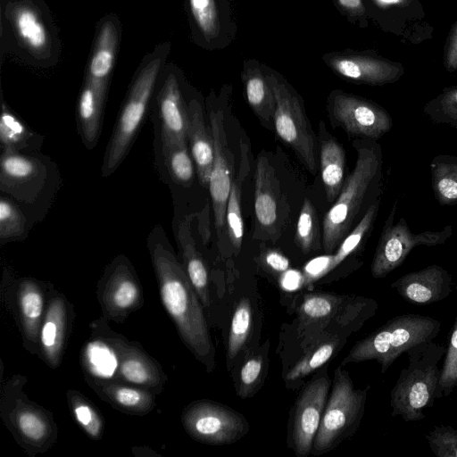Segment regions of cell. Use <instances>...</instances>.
I'll use <instances>...</instances> for the list:
<instances>
[{
    "mask_svg": "<svg viewBox=\"0 0 457 457\" xmlns=\"http://www.w3.org/2000/svg\"><path fill=\"white\" fill-rule=\"evenodd\" d=\"M147 248L164 309L184 345L212 372L215 352L204 306L161 225L150 232Z\"/></svg>",
    "mask_w": 457,
    "mask_h": 457,
    "instance_id": "1",
    "label": "cell"
},
{
    "mask_svg": "<svg viewBox=\"0 0 457 457\" xmlns=\"http://www.w3.org/2000/svg\"><path fill=\"white\" fill-rule=\"evenodd\" d=\"M0 50L35 69L58 64L62 44L46 0H0Z\"/></svg>",
    "mask_w": 457,
    "mask_h": 457,
    "instance_id": "2",
    "label": "cell"
},
{
    "mask_svg": "<svg viewBox=\"0 0 457 457\" xmlns=\"http://www.w3.org/2000/svg\"><path fill=\"white\" fill-rule=\"evenodd\" d=\"M357 158L336 201L323 218L322 246L332 253L381 193L383 152L372 139H355Z\"/></svg>",
    "mask_w": 457,
    "mask_h": 457,
    "instance_id": "3",
    "label": "cell"
},
{
    "mask_svg": "<svg viewBox=\"0 0 457 457\" xmlns=\"http://www.w3.org/2000/svg\"><path fill=\"white\" fill-rule=\"evenodd\" d=\"M170 53V42L159 43L143 57L136 69L106 146L101 169L103 177L111 176L128 155L152 103Z\"/></svg>",
    "mask_w": 457,
    "mask_h": 457,
    "instance_id": "4",
    "label": "cell"
},
{
    "mask_svg": "<svg viewBox=\"0 0 457 457\" xmlns=\"http://www.w3.org/2000/svg\"><path fill=\"white\" fill-rule=\"evenodd\" d=\"M445 346L434 340L418 344L405 353L408 365L403 369L390 393L393 417H401L406 422L425 418L424 411L436 401L440 369Z\"/></svg>",
    "mask_w": 457,
    "mask_h": 457,
    "instance_id": "5",
    "label": "cell"
},
{
    "mask_svg": "<svg viewBox=\"0 0 457 457\" xmlns=\"http://www.w3.org/2000/svg\"><path fill=\"white\" fill-rule=\"evenodd\" d=\"M27 381L26 376L15 374L2 386L0 417L22 450L36 457L56 444L58 426L50 411L27 396Z\"/></svg>",
    "mask_w": 457,
    "mask_h": 457,
    "instance_id": "6",
    "label": "cell"
},
{
    "mask_svg": "<svg viewBox=\"0 0 457 457\" xmlns=\"http://www.w3.org/2000/svg\"><path fill=\"white\" fill-rule=\"evenodd\" d=\"M440 329L441 322L429 316L417 313L396 315L358 341L341 365L374 360L384 374L402 353L418 344L434 340Z\"/></svg>",
    "mask_w": 457,
    "mask_h": 457,
    "instance_id": "7",
    "label": "cell"
},
{
    "mask_svg": "<svg viewBox=\"0 0 457 457\" xmlns=\"http://www.w3.org/2000/svg\"><path fill=\"white\" fill-rule=\"evenodd\" d=\"M370 388V386L363 389L355 388L344 366L336 369L312 455L328 453L355 433L364 414Z\"/></svg>",
    "mask_w": 457,
    "mask_h": 457,
    "instance_id": "8",
    "label": "cell"
},
{
    "mask_svg": "<svg viewBox=\"0 0 457 457\" xmlns=\"http://www.w3.org/2000/svg\"><path fill=\"white\" fill-rule=\"evenodd\" d=\"M265 74L273 92L274 131L295 153L313 175L318 170V138L306 114L303 101L297 92L277 72L266 69Z\"/></svg>",
    "mask_w": 457,
    "mask_h": 457,
    "instance_id": "9",
    "label": "cell"
},
{
    "mask_svg": "<svg viewBox=\"0 0 457 457\" xmlns=\"http://www.w3.org/2000/svg\"><path fill=\"white\" fill-rule=\"evenodd\" d=\"M378 308L374 299L330 293H311L298 308V337L306 350L327 334L332 320L344 317L364 323Z\"/></svg>",
    "mask_w": 457,
    "mask_h": 457,
    "instance_id": "10",
    "label": "cell"
},
{
    "mask_svg": "<svg viewBox=\"0 0 457 457\" xmlns=\"http://www.w3.org/2000/svg\"><path fill=\"white\" fill-rule=\"evenodd\" d=\"M54 287L31 277L12 278L5 273L1 283L2 302L12 313L22 345L39 356V335Z\"/></svg>",
    "mask_w": 457,
    "mask_h": 457,
    "instance_id": "11",
    "label": "cell"
},
{
    "mask_svg": "<svg viewBox=\"0 0 457 457\" xmlns=\"http://www.w3.org/2000/svg\"><path fill=\"white\" fill-rule=\"evenodd\" d=\"M397 201L393 204L384 222L381 234L370 264L371 276L383 278L403 264L409 253L418 246H437L453 236L452 225L438 231L412 232L404 218L395 222Z\"/></svg>",
    "mask_w": 457,
    "mask_h": 457,
    "instance_id": "12",
    "label": "cell"
},
{
    "mask_svg": "<svg viewBox=\"0 0 457 457\" xmlns=\"http://www.w3.org/2000/svg\"><path fill=\"white\" fill-rule=\"evenodd\" d=\"M253 238L276 243L289 220L290 207L274 166L260 153L254 172Z\"/></svg>",
    "mask_w": 457,
    "mask_h": 457,
    "instance_id": "13",
    "label": "cell"
},
{
    "mask_svg": "<svg viewBox=\"0 0 457 457\" xmlns=\"http://www.w3.org/2000/svg\"><path fill=\"white\" fill-rule=\"evenodd\" d=\"M181 423L191 438L210 445L234 444L249 431V423L241 413L210 400L187 404L181 413Z\"/></svg>",
    "mask_w": 457,
    "mask_h": 457,
    "instance_id": "14",
    "label": "cell"
},
{
    "mask_svg": "<svg viewBox=\"0 0 457 457\" xmlns=\"http://www.w3.org/2000/svg\"><path fill=\"white\" fill-rule=\"evenodd\" d=\"M326 109L331 125L355 139L378 141L394 125L389 112L378 103L341 90L329 94Z\"/></svg>",
    "mask_w": 457,
    "mask_h": 457,
    "instance_id": "15",
    "label": "cell"
},
{
    "mask_svg": "<svg viewBox=\"0 0 457 457\" xmlns=\"http://www.w3.org/2000/svg\"><path fill=\"white\" fill-rule=\"evenodd\" d=\"M96 297L102 316L116 323L125 322L143 306L142 287L126 255L119 254L106 265L96 284Z\"/></svg>",
    "mask_w": 457,
    "mask_h": 457,
    "instance_id": "16",
    "label": "cell"
},
{
    "mask_svg": "<svg viewBox=\"0 0 457 457\" xmlns=\"http://www.w3.org/2000/svg\"><path fill=\"white\" fill-rule=\"evenodd\" d=\"M183 83L182 71L175 64L166 63L152 99L162 145L187 143L188 103Z\"/></svg>",
    "mask_w": 457,
    "mask_h": 457,
    "instance_id": "17",
    "label": "cell"
},
{
    "mask_svg": "<svg viewBox=\"0 0 457 457\" xmlns=\"http://www.w3.org/2000/svg\"><path fill=\"white\" fill-rule=\"evenodd\" d=\"M214 96L206 101L209 125L213 139L214 159L209 182V191L214 223L220 241L227 236L226 208L234 178V157L228 145L224 111L214 104Z\"/></svg>",
    "mask_w": 457,
    "mask_h": 457,
    "instance_id": "18",
    "label": "cell"
},
{
    "mask_svg": "<svg viewBox=\"0 0 457 457\" xmlns=\"http://www.w3.org/2000/svg\"><path fill=\"white\" fill-rule=\"evenodd\" d=\"M50 161L37 153L2 151L0 189L23 204L35 203L50 179Z\"/></svg>",
    "mask_w": 457,
    "mask_h": 457,
    "instance_id": "19",
    "label": "cell"
},
{
    "mask_svg": "<svg viewBox=\"0 0 457 457\" xmlns=\"http://www.w3.org/2000/svg\"><path fill=\"white\" fill-rule=\"evenodd\" d=\"M331 384L323 371L305 386L295 402L288 429V446L298 457H307L312 453Z\"/></svg>",
    "mask_w": 457,
    "mask_h": 457,
    "instance_id": "20",
    "label": "cell"
},
{
    "mask_svg": "<svg viewBox=\"0 0 457 457\" xmlns=\"http://www.w3.org/2000/svg\"><path fill=\"white\" fill-rule=\"evenodd\" d=\"M369 10L385 31L403 43L418 45L433 36L420 0H370Z\"/></svg>",
    "mask_w": 457,
    "mask_h": 457,
    "instance_id": "21",
    "label": "cell"
},
{
    "mask_svg": "<svg viewBox=\"0 0 457 457\" xmlns=\"http://www.w3.org/2000/svg\"><path fill=\"white\" fill-rule=\"evenodd\" d=\"M323 59L338 76L370 86L395 83L405 72L403 63L370 51L331 54Z\"/></svg>",
    "mask_w": 457,
    "mask_h": 457,
    "instance_id": "22",
    "label": "cell"
},
{
    "mask_svg": "<svg viewBox=\"0 0 457 457\" xmlns=\"http://www.w3.org/2000/svg\"><path fill=\"white\" fill-rule=\"evenodd\" d=\"M89 327L90 336L79 355L84 376L115 380L120 355L128 338L113 331L103 316L92 321Z\"/></svg>",
    "mask_w": 457,
    "mask_h": 457,
    "instance_id": "23",
    "label": "cell"
},
{
    "mask_svg": "<svg viewBox=\"0 0 457 457\" xmlns=\"http://www.w3.org/2000/svg\"><path fill=\"white\" fill-rule=\"evenodd\" d=\"M74 318L71 303L53 287L40 328L38 356L52 369H57L62 362Z\"/></svg>",
    "mask_w": 457,
    "mask_h": 457,
    "instance_id": "24",
    "label": "cell"
},
{
    "mask_svg": "<svg viewBox=\"0 0 457 457\" xmlns=\"http://www.w3.org/2000/svg\"><path fill=\"white\" fill-rule=\"evenodd\" d=\"M406 302L428 305L446 299L453 293V278L447 270L431 264L399 277L391 284Z\"/></svg>",
    "mask_w": 457,
    "mask_h": 457,
    "instance_id": "25",
    "label": "cell"
},
{
    "mask_svg": "<svg viewBox=\"0 0 457 457\" xmlns=\"http://www.w3.org/2000/svg\"><path fill=\"white\" fill-rule=\"evenodd\" d=\"M168 377L160 363L138 342L129 339L120 355L115 381L131 384L160 395Z\"/></svg>",
    "mask_w": 457,
    "mask_h": 457,
    "instance_id": "26",
    "label": "cell"
},
{
    "mask_svg": "<svg viewBox=\"0 0 457 457\" xmlns=\"http://www.w3.org/2000/svg\"><path fill=\"white\" fill-rule=\"evenodd\" d=\"M91 389L105 403L119 411L145 416L156 406L155 394L145 388L115 380L84 376Z\"/></svg>",
    "mask_w": 457,
    "mask_h": 457,
    "instance_id": "27",
    "label": "cell"
},
{
    "mask_svg": "<svg viewBox=\"0 0 457 457\" xmlns=\"http://www.w3.org/2000/svg\"><path fill=\"white\" fill-rule=\"evenodd\" d=\"M189 124L187 143L193 157L200 184L209 188L210 177L214 159L213 139L204 116L200 102L192 98L188 102Z\"/></svg>",
    "mask_w": 457,
    "mask_h": 457,
    "instance_id": "28",
    "label": "cell"
},
{
    "mask_svg": "<svg viewBox=\"0 0 457 457\" xmlns=\"http://www.w3.org/2000/svg\"><path fill=\"white\" fill-rule=\"evenodd\" d=\"M197 213L185 216L179 222L177 242L180 250L182 265L195 289L204 308L211 306L209 273L204 259L197 248L192 234V221Z\"/></svg>",
    "mask_w": 457,
    "mask_h": 457,
    "instance_id": "29",
    "label": "cell"
},
{
    "mask_svg": "<svg viewBox=\"0 0 457 457\" xmlns=\"http://www.w3.org/2000/svg\"><path fill=\"white\" fill-rule=\"evenodd\" d=\"M318 145L321 179L326 197L333 204L341 192L345 177V152L343 145L328 130L321 120L319 125Z\"/></svg>",
    "mask_w": 457,
    "mask_h": 457,
    "instance_id": "30",
    "label": "cell"
},
{
    "mask_svg": "<svg viewBox=\"0 0 457 457\" xmlns=\"http://www.w3.org/2000/svg\"><path fill=\"white\" fill-rule=\"evenodd\" d=\"M108 90L83 80L78 97L76 117L79 134L87 149L94 148L99 139Z\"/></svg>",
    "mask_w": 457,
    "mask_h": 457,
    "instance_id": "31",
    "label": "cell"
},
{
    "mask_svg": "<svg viewBox=\"0 0 457 457\" xmlns=\"http://www.w3.org/2000/svg\"><path fill=\"white\" fill-rule=\"evenodd\" d=\"M242 80L245 99L266 129L274 131L273 114L275 100L271 87L268 82L265 71L255 61L245 62Z\"/></svg>",
    "mask_w": 457,
    "mask_h": 457,
    "instance_id": "32",
    "label": "cell"
},
{
    "mask_svg": "<svg viewBox=\"0 0 457 457\" xmlns=\"http://www.w3.org/2000/svg\"><path fill=\"white\" fill-rule=\"evenodd\" d=\"M250 171L249 147L240 142V162L234 175L226 208L227 237L235 252H240L244 237V222L242 217L243 185Z\"/></svg>",
    "mask_w": 457,
    "mask_h": 457,
    "instance_id": "33",
    "label": "cell"
},
{
    "mask_svg": "<svg viewBox=\"0 0 457 457\" xmlns=\"http://www.w3.org/2000/svg\"><path fill=\"white\" fill-rule=\"evenodd\" d=\"M0 142L2 151L36 153L42 146L43 137L32 130L3 100Z\"/></svg>",
    "mask_w": 457,
    "mask_h": 457,
    "instance_id": "34",
    "label": "cell"
},
{
    "mask_svg": "<svg viewBox=\"0 0 457 457\" xmlns=\"http://www.w3.org/2000/svg\"><path fill=\"white\" fill-rule=\"evenodd\" d=\"M434 197L443 206L457 204V156L437 154L429 164Z\"/></svg>",
    "mask_w": 457,
    "mask_h": 457,
    "instance_id": "35",
    "label": "cell"
},
{
    "mask_svg": "<svg viewBox=\"0 0 457 457\" xmlns=\"http://www.w3.org/2000/svg\"><path fill=\"white\" fill-rule=\"evenodd\" d=\"M337 336L327 334L306 349L303 356L288 370L285 381L288 386L319 370L330 360L338 349Z\"/></svg>",
    "mask_w": 457,
    "mask_h": 457,
    "instance_id": "36",
    "label": "cell"
},
{
    "mask_svg": "<svg viewBox=\"0 0 457 457\" xmlns=\"http://www.w3.org/2000/svg\"><path fill=\"white\" fill-rule=\"evenodd\" d=\"M187 9L194 38L210 44L220 29L216 0H187Z\"/></svg>",
    "mask_w": 457,
    "mask_h": 457,
    "instance_id": "37",
    "label": "cell"
},
{
    "mask_svg": "<svg viewBox=\"0 0 457 457\" xmlns=\"http://www.w3.org/2000/svg\"><path fill=\"white\" fill-rule=\"evenodd\" d=\"M67 403L72 418L80 429L92 440L102 439L104 430L103 415L96 405L81 392L66 391Z\"/></svg>",
    "mask_w": 457,
    "mask_h": 457,
    "instance_id": "38",
    "label": "cell"
},
{
    "mask_svg": "<svg viewBox=\"0 0 457 457\" xmlns=\"http://www.w3.org/2000/svg\"><path fill=\"white\" fill-rule=\"evenodd\" d=\"M253 325L252 306L248 298L242 297L237 303L232 315L228 345V370L234 365L238 354L247 344Z\"/></svg>",
    "mask_w": 457,
    "mask_h": 457,
    "instance_id": "39",
    "label": "cell"
},
{
    "mask_svg": "<svg viewBox=\"0 0 457 457\" xmlns=\"http://www.w3.org/2000/svg\"><path fill=\"white\" fill-rule=\"evenodd\" d=\"M266 342L262 350L246 356L240 367L237 394L242 399L253 396L262 387L268 368Z\"/></svg>",
    "mask_w": 457,
    "mask_h": 457,
    "instance_id": "40",
    "label": "cell"
},
{
    "mask_svg": "<svg viewBox=\"0 0 457 457\" xmlns=\"http://www.w3.org/2000/svg\"><path fill=\"white\" fill-rule=\"evenodd\" d=\"M166 170L173 182L189 187L196 172L188 143L162 145Z\"/></svg>",
    "mask_w": 457,
    "mask_h": 457,
    "instance_id": "41",
    "label": "cell"
},
{
    "mask_svg": "<svg viewBox=\"0 0 457 457\" xmlns=\"http://www.w3.org/2000/svg\"><path fill=\"white\" fill-rule=\"evenodd\" d=\"M295 242L303 253L319 251L322 245V232L316 210L308 198L303 200L295 227Z\"/></svg>",
    "mask_w": 457,
    "mask_h": 457,
    "instance_id": "42",
    "label": "cell"
},
{
    "mask_svg": "<svg viewBox=\"0 0 457 457\" xmlns=\"http://www.w3.org/2000/svg\"><path fill=\"white\" fill-rule=\"evenodd\" d=\"M423 113L434 124L457 129V85L444 87L440 94L428 101Z\"/></svg>",
    "mask_w": 457,
    "mask_h": 457,
    "instance_id": "43",
    "label": "cell"
},
{
    "mask_svg": "<svg viewBox=\"0 0 457 457\" xmlns=\"http://www.w3.org/2000/svg\"><path fill=\"white\" fill-rule=\"evenodd\" d=\"M27 235V218L10 197L2 195L0 199V241L22 240Z\"/></svg>",
    "mask_w": 457,
    "mask_h": 457,
    "instance_id": "44",
    "label": "cell"
},
{
    "mask_svg": "<svg viewBox=\"0 0 457 457\" xmlns=\"http://www.w3.org/2000/svg\"><path fill=\"white\" fill-rule=\"evenodd\" d=\"M436 400L450 395L457 388V315L448 334Z\"/></svg>",
    "mask_w": 457,
    "mask_h": 457,
    "instance_id": "45",
    "label": "cell"
},
{
    "mask_svg": "<svg viewBox=\"0 0 457 457\" xmlns=\"http://www.w3.org/2000/svg\"><path fill=\"white\" fill-rule=\"evenodd\" d=\"M431 452L437 457H457V429L437 425L425 436Z\"/></svg>",
    "mask_w": 457,
    "mask_h": 457,
    "instance_id": "46",
    "label": "cell"
},
{
    "mask_svg": "<svg viewBox=\"0 0 457 457\" xmlns=\"http://www.w3.org/2000/svg\"><path fill=\"white\" fill-rule=\"evenodd\" d=\"M260 262L268 270L281 274L286 272L289 266V260L279 251L273 248H264L259 255Z\"/></svg>",
    "mask_w": 457,
    "mask_h": 457,
    "instance_id": "47",
    "label": "cell"
},
{
    "mask_svg": "<svg viewBox=\"0 0 457 457\" xmlns=\"http://www.w3.org/2000/svg\"><path fill=\"white\" fill-rule=\"evenodd\" d=\"M443 64L447 72L457 71V21L451 27L445 40Z\"/></svg>",
    "mask_w": 457,
    "mask_h": 457,
    "instance_id": "48",
    "label": "cell"
},
{
    "mask_svg": "<svg viewBox=\"0 0 457 457\" xmlns=\"http://www.w3.org/2000/svg\"><path fill=\"white\" fill-rule=\"evenodd\" d=\"M339 5L348 14L361 21L366 25V6L363 0H337Z\"/></svg>",
    "mask_w": 457,
    "mask_h": 457,
    "instance_id": "49",
    "label": "cell"
}]
</instances>
